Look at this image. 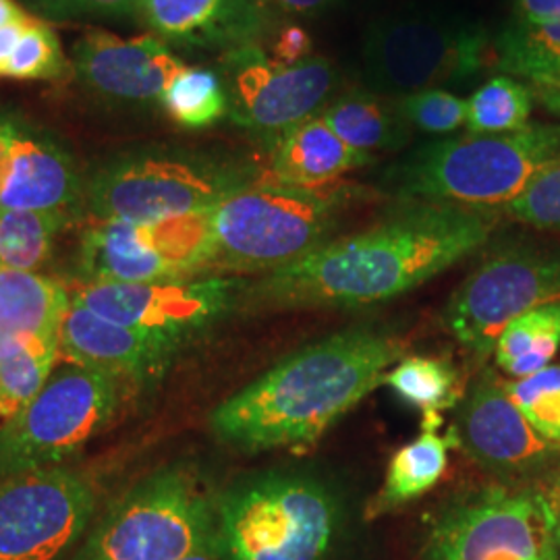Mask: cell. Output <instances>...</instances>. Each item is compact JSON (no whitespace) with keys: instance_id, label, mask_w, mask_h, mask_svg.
I'll return each instance as SVG.
<instances>
[{"instance_id":"83f0119b","label":"cell","mask_w":560,"mask_h":560,"mask_svg":"<svg viewBox=\"0 0 560 560\" xmlns=\"http://www.w3.org/2000/svg\"><path fill=\"white\" fill-rule=\"evenodd\" d=\"M467 102V129L471 136H502L532 122L536 101L523 81L502 73L480 85Z\"/></svg>"},{"instance_id":"4fadbf2b","label":"cell","mask_w":560,"mask_h":560,"mask_svg":"<svg viewBox=\"0 0 560 560\" xmlns=\"http://www.w3.org/2000/svg\"><path fill=\"white\" fill-rule=\"evenodd\" d=\"M247 280L203 275L161 282H85L71 301L180 351L243 305Z\"/></svg>"},{"instance_id":"44dd1931","label":"cell","mask_w":560,"mask_h":560,"mask_svg":"<svg viewBox=\"0 0 560 560\" xmlns=\"http://www.w3.org/2000/svg\"><path fill=\"white\" fill-rule=\"evenodd\" d=\"M370 162H374L372 154L347 145L316 115L293 127L270 148V168L264 177L282 185L322 187L337 183Z\"/></svg>"},{"instance_id":"e0dca14e","label":"cell","mask_w":560,"mask_h":560,"mask_svg":"<svg viewBox=\"0 0 560 560\" xmlns=\"http://www.w3.org/2000/svg\"><path fill=\"white\" fill-rule=\"evenodd\" d=\"M59 349L67 363L119 378L125 384L159 381L179 353L175 347L108 320L75 301H71L62 322Z\"/></svg>"},{"instance_id":"30bf717a","label":"cell","mask_w":560,"mask_h":560,"mask_svg":"<svg viewBox=\"0 0 560 560\" xmlns=\"http://www.w3.org/2000/svg\"><path fill=\"white\" fill-rule=\"evenodd\" d=\"M488 32L439 15H390L374 21L363 38L361 60L368 88L382 96L460 83L488 62Z\"/></svg>"},{"instance_id":"4316f807","label":"cell","mask_w":560,"mask_h":560,"mask_svg":"<svg viewBox=\"0 0 560 560\" xmlns=\"http://www.w3.org/2000/svg\"><path fill=\"white\" fill-rule=\"evenodd\" d=\"M384 384L395 390V395L407 405L428 411L453 409L463 399L459 374L441 358H402L384 376Z\"/></svg>"},{"instance_id":"3957f363","label":"cell","mask_w":560,"mask_h":560,"mask_svg":"<svg viewBox=\"0 0 560 560\" xmlns=\"http://www.w3.org/2000/svg\"><path fill=\"white\" fill-rule=\"evenodd\" d=\"M368 191L337 180L298 187L261 179L210 212L212 275H270L332 240L345 212Z\"/></svg>"},{"instance_id":"8fae6325","label":"cell","mask_w":560,"mask_h":560,"mask_svg":"<svg viewBox=\"0 0 560 560\" xmlns=\"http://www.w3.org/2000/svg\"><path fill=\"white\" fill-rule=\"evenodd\" d=\"M423 560H560V548L536 486L494 483L442 509Z\"/></svg>"},{"instance_id":"6da1fadb","label":"cell","mask_w":560,"mask_h":560,"mask_svg":"<svg viewBox=\"0 0 560 560\" xmlns=\"http://www.w3.org/2000/svg\"><path fill=\"white\" fill-rule=\"evenodd\" d=\"M502 210L405 200L363 231L332 237L247 287L243 305L261 312L360 310L421 287L481 249Z\"/></svg>"},{"instance_id":"1f68e13d","label":"cell","mask_w":560,"mask_h":560,"mask_svg":"<svg viewBox=\"0 0 560 560\" xmlns=\"http://www.w3.org/2000/svg\"><path fill=\"white\" fill-rule=\"evenodd\" d=\"M504 386L538 434L560 444V363L521 381H504Z\"/></svg>"},{"instance_id":"277c9868","label":"cell","mask_w":560,"mask_h":560,"mask_svg":"<svg viewBox=\"0 0 560 560\" xmlns=\"http://www.w3.org/2000/svg\"><path fill=\"white\" fill-rule=\"evenodd\" d=\"M560 161V122H529L502 136H463L430 143L390 171L402 200L502 210Z\"/></svg>"},{"instance_id":"ffe728a7","label":"cell","mask_w":560,"mask_h":560,"mask_svg":"<svg viewBox=\"0 0 560 560\" xmlns=\"http://www.w3.org/2000/svg\"><path fill=\"white\" fill-rule=\"evenodd\" d=\"M494 55L502 73L560 117V0H515Z\"/></svg>"},{"instance_id":"d590c367","label":"cell","mask_w":560,"mask_h":560,"mask_svg":"<svg viewBox=\"0 0 560 560\" xmlns=\"http://www.w3.org/2000/svg\"><path fill=\"white\" fill-rule=\"evenodd\" d=\"M312 57V38L300 25H289L279 34L272 48V60L280 65H298Z\"/></svg>"},{"instance_id":"f1b7e54d","label":"cell","mask_w":560,"mask_h":560,"mask_svg":"<svg viewBox=\"0 0 560 560\" xmlns=\"http://www.w3.org/2000/svg\"><path fill=\"white\" fill-rule=\"evenodd\" d=\"M62 224L65 214L60 212L0 208V264L34 272L48 260Z\"/></svg>"},{"instance_id":"4dcf8cb0","label":"cell","mask_w":560,"mask_h":560,"mask_svg":"<svg viewBox=\"0 0 560 560\" xmlns=\"http://www.w3.org/2000/svg\"><path fill=\"white\" fill-rule=\"evenodd\" d=\"M168 117L187 129H203L221 119L229 108V96L217 73L185 67L162 94Z\"/></svg>"},{"instance_id":"7402d4cb","label":"cell","mask_w":560,"mask_h":560,"mask_svg":"<svg viewBox=\"0 0 560 560\" xmlns=\"http://www.w3.org/2000/svg\"><path fill=\"white\" fill-rule=\"evenodd\" d=\"M69 293L36 272L0 266V361L32 340H60Z\"/></svg>"},{"instance_id":"9c48e42d","label":"cell","mask_w":560,"mask_h":560,"mask_svg":"<svg viewBox=\"0 0 560 560\" xmlns=\"http://www.w3.org/2000/svg\"><path fill=\"white\" fill-rule=\"evenodd\" d=\"M125 382L65 365L40 395L0 428V478L60 465L81 451L119 411Z\"/></svg>"},{"instance_id":"7bdbcfd3","label":"cell","mask_w":560,"mask_h":560,"mask_svg":"<svg viewBox=\"0 0 560 560\" xmlns=\"http://www.w3.org/2000/svg\"><path fill=\"white\" fill-rule=\"evenodd\" d=\"M219 557H221V546H219V538H217V540L206 544L198 552H194L191 557H187L185 560H219Z\"/></svg>"},{"instance_id":"d4e9b609","label":"cell","mask_w":560,"mask_h":560,"mask_svg":"<svg viewBox=\"0 0 560 560\" xmlns=\"http://www.w3.org/2000/svg\"><path fill=\"white\" fill-rule=\"evenodd\" d=\"M326 125L358 152L399 150L409 140V125L397 102L386 101L372 90H351L330 102L320 113Z\"/></svg>"},{"instance_id":"603a6c76","label":"cell","mask_w":560,"mask_h":560,"mask_svg":"<svg viewBox=\"0 0 560 560\" xmlns=\"http://www.w3.org/2000/svg\"><path fill=\"white\" fill-rule=\"evenodd\" d=\"M140 15L166 40L240 42L260 25L256 0H141Z\"/></svg>"},{"instance_id":"836d02e7","label":"cell","mask_w":560,"mask_h":560,"mask_svg":"<svg viewBox=\"0 0 560 560\" xmlns=\"http://www.w3.org/2000/svg\"><path fill=\"white\" fill-rule=\"evenodd\" d=\"M402 120L430 136H446L467 125L469 102L441 88L411 92L395 98Z\"/></svg>"},{"instance_id":"cb8c5ba5","label":"cell","mask_w":560,"mask_h":560,"mask_svg":"<svg viewBox=\"0 0 560 560\" xmlns=\"http://www.w3.org/2000/svg\"><path fill=\"white\" fill-rule=\"evenodd\" d=\"M441 425L439 411L423 413L420 436L399 448L388 463L384 486L365 511L372 520L420 499L441 481L448 465V448H459L455 432L448 430L442 436Z\"/></svg>"},{"instance_id":"d6a6232c","label":"cell","mask_w":560,"mask_h":560,"mask_svg":"<svg viewBox=\"0 0 560 560\" xmlns=\"http://www.w3.org/2000/svg\"><path fill=\"white\" fill-rule=\"evenodd\" d=\"M65 71L67 60L57 34L44 21H30L4 67V75L21 81L57 80Z\"/></svg>"},{"instance_id":"f35d334b","label":"cell","mask_w":560,"mask_h":560,"mask_svg":"<svg viewBox=\"0 0 560 560\" xmlns=\"http://www.w3.org/2000/svg\"><path fill=\"white\" fill-rule=\"evenodd\" d=\"M536 488L540 490L544 501L548 504V511H550V517H552V527H555V536H557L560 548V465Z\"/></svg>"},{"instance_id":"60d3db41","label":"cell","mask_w":560,"mask_h":560,"mask_svg":"<svg viewBox=\"0 0 560 560\" xmlns=\"http://www.w3.org/2000/svg\"><path fill=\"white\" fill-rule=\"evenodd\" d=\"M272 2L289 13L312 15V13H318L322 9H326L332 0H272Z\"/></svg>"},{"instance_id":"8d00e7d4","label":"cell","mask_w":560,"mask_h":560,"mask_svg":"<svg viewBox=\"0 0 560 560\" xmlns=\"http://www.w3.org/2000/svg\"><path fill=\"white\" fill-rule=\"evenodd\" d=\"M140 4L141 0H71V13L120 20L140 13Z\"/></svg>"},{"instance_id":"7c38bea8","label":"cell","mask_w":560,"mask_h":560,"mask_svg":"<svg viewBox=\"0 0 560 560\" xmlns=\"http://www.w3.org/2000/svg\"><path fill=\"white\" fill-rule=\"evenodd\" d=\"M94 513V481L78 469L52 465L0 478V560H67Z\"/></svg>"},{"instance_id":"ab89813d","label":"cell","mask_w":560,"mask_h":560,"mask_svg":"<svg viewBox=\"0 0 560 560\" xmlns=\"http://www.w3.org/2000/svg\"><path fill=\"white\" fill-rule=\"evenodd\" d=\"M36 13L46 15L50 20H67L73 18L71 0H25Z\"/></svg>"},{"instance_id":"74e56055","label":"cell","mask_w":560,"mask_h":560,"mask_svg":"<svg viewBox=\"0 0 560 560\" xmlns=\"http://www.w3.org/2000/svg\"><path fill=\"white\" fill-rule=\"evenodd\" d=\"M30 21H32V18L23 13L18 20L9 21L7 25L0 27V75H4V67L11 59L13 50L18 48L21 36H23Z\"/></svg>"},{"instance_id":"2e32d148","label":"cell","mask_w":560,"mask_h":560,"mask_svg":"<svg viewBox=\"0 0 560 560\" xmlns=\"http://www.w3.org/2000/svg\"><path fill=\"white\" fill-rule=\"evenodd\" d=\"M231 62L233 115L270 148L303 120L320 115L337 88L335 65L316 55L280 65L256 48H241Z\"/></svg>"},{"instance_id":"b9f144b4","label":"cell","mask_w":560,"mask_h":560,"mask_svg":"<svg viewBox=\"0 0 560 560\" xmlns=\"http://www.w3.org/2000/svg\"><path fill=\"white\" fill-rule=\"evenodd\" d=\"M23 15L20 4H15L13 0H0V27L7 25L9 21L18 20Z\"/></svg>"},{"instance_id":"ba28073f","label":"cell","mask_w":560,"mask_h":560,"mask_svg":"<svg viewBox=\"0 0 560 560\" xmlns=\"http://www.w3.org/2000/svg\"><path fill=\"white\" fill-rule=\"evenodd\" d=\"M548 303H560V245L513 241L488 252L460 280L442 324L463 349L488 358L509 322Z\"/></svg>"},{"instance_id":"5bb4252c","label":"cell","mask_w":560,"mask_h":560,"mask_svg":"<svg viewBox=\"0 0 560 560\" xmlns=\"http://www.w3.org/2000/svg\"><path fill=\"white\" fill-rule=\"evenodd\" d=\"M88 282H161L212 275L210 212L161 222H94L81 237Z\"/></svg>"},{"instance_id":"5b68a950","label":"cell","mask_w":560,"mask_h":560,"mask_svg":"<svg viewBox=\"0 0 560 560\" xmlns=\"http://www.w3.org/2000/svg\"><path fill=\"white\" fill-rule=\"evenodd\" d=\"M217 515L226 560H322L335 540L340 506L316 476L275 469L229 488Z\"/></svg>"},{"instance_id":"484cf974","label":"cell","mask_w":560,"mask_h":560,"mask_svg":"<svg viewBox=\"0 0 560 560\" xmlns=\"http://www.w3.org/2000/svg\"><path fill=\"white\" fill-rule=\"evenodd\" d=\"M559 349L560 303H548L509 322L492 358L511 381H521L548 368Z\"/></svg>"},{"instance_id":"7a4b0ae2","label":"cell","mask_w":560,"mask_h":560,"mask_svg":"<svg viewBox=\"0 0 560 560\" xmlns=\"http://www.w3.org/2000/svg\"><path fill=\"white\" fill-rule=\"evenodd\" d=\"M407 347L399 332L378 324L314 340L219 405L212 432L241 453L314 444L384 384Z\"/></svg>"},{"instance_id":"f546056e","label":"cell","mask_w":560,"mask_h":560,"mask_svg":"<svg viewBox=\"0 0 560 560\" xmlns=\"http://www.w3.org/2000/svg\"><path fill=\"white\" fill-rule=\"evenodd\" d=\"M59 358V340H32L0 361V420L15 418L40 395Z\"/></svg>"},{"instance_id":"e575fe53","label":"cell","mask_w":560,"mask_h":560,"mask_svg":"<svg viewBox=\"0 0 560 560\" xmlns=\"http://www.w3.org/2000/svg\"><path fill=\"white\" fill-rule=\"evenodd\" d=\"M502 214L538 231L560 233V161L532 180L517 200L504 206Z\"/></svg>"},{"instance_id":"d6986e66","label":"cell","mask_w":560,"mask_h":560,"mask_svg":"<svg viewBox=\"0 0 560 560\" xmlns=\"http://www.w3.org/2000/svg\"><path fill=\"white\" fill-rule=\"evenodd\" d=\"M78 187L60 148L15 122H0V208L65 214Z\"/></svg>"},{"instance_id":"ac0fdd59","label":"cell","mask_w":560,"mask_h":560,"mask_svg":"<svg viewBox=\"0 0 560 560\" xmlns=\"http://www.w3.org/2000/svg\"><path fill=\"white\" fill-rule=\"evenodd\" d=\"M75 69L81 81L104 98L150 102L162 98L183 65L159 38L138 36L122 40L92 32L75 42Z\"/></svg>"},{"instance_id":"52a82bcc","label":"cell","mask_w":560,"mask_h":560,"mask_svg":"<svg viewBox=\"0 0 560 560\" xmlns=\"http://www.w3.org/2000/svg\"><path fill=\"white\" fill-rule=\"evenodd\" d=\"M261 179L254 168L191 154H138L101 171L88 187L98 221L161 222L212 212Z\"/></svg>"},{"instance_id":"ee69618b","label":"cell","mask_w":560,"mask_h":560,"mask_svg":"<svg viewBox=\"0 0 560 560\" xmlns=\"http://www.w3.org/2000/svg\"><path fill=\"white\" fill-rule=\"evenodd\" d=\"M0 266H2V264H0Z\"/></svg>"},{"instance_id":"9a60e30c","label":"cell","mask_w":560,"mask_h":560,"mask_svg":"<svg viewBox=\"0 0 560 560\" xmlns=\"http://www.w3.org/2000/svg\"><path fill=\"white\" fill-rule=\"evenodd\" d=\"M453 432L459 448L501 483L540 486L560 465V444L538 434L488 368L463 393Z\"/></svg>"},{"instance_id":"8992f818","label":"cell","mask_w":560,"mask_h":560,"mask_svg":"<svg viewBox=\"0 0 560 560\" xmlns=\"http://www.w3.org/2000/svg\"><path fill=\"white\" fill-rule=\"evenodd\" d=\"M217 538V502L200 476L164 467L113 502L71 560H185Z\"/></svg>"}]
</instances>
